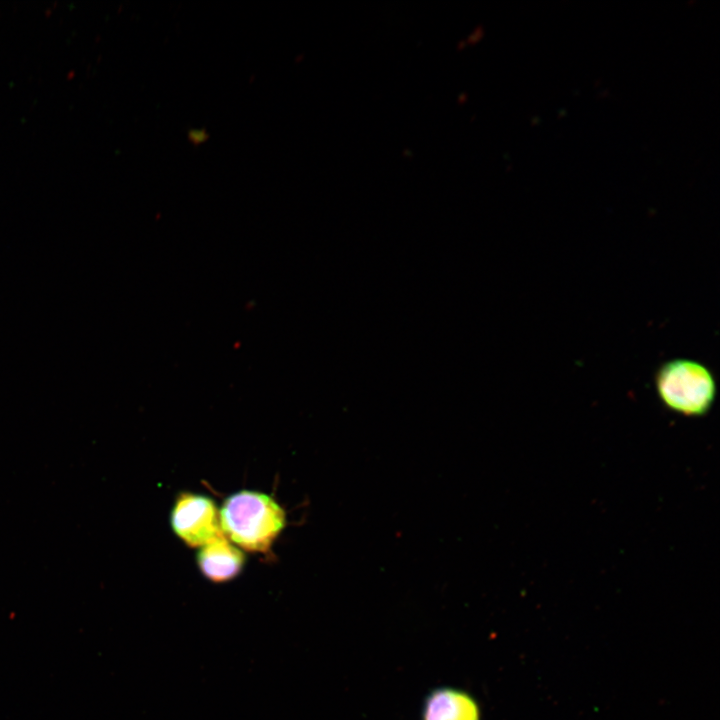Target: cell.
Wrapping results in <instances>:
<instances>
[{"label": "cell", "instance_id": "6da1fadb", "mask_svg": "<svg viewBox=\"0 0 720 720\" xmlns=\"http://www.w3.org/2000/svg\"><path fill=\"white\" fill-rule=\"evenodd\" d=\"M219 522L223 534L243 549L265 552L284 528L286 517L270 496L243 490L224 501Z\"/></svg>", "mask_w": 720, "mask_h": 720}, {"label": "cell", "instance_id": "7a4b0ae2", "mask_svg": "<svg viewBox=\"0 0 720 720\" xmlns=\"http://www.w3.org/2000/svg\"><path fill=\"white\" fill-rule=\"evenodd\" d=\"M654 383L665 408L686 417H701L712 408L717 384L712 371L703 363L684 358L663 362Z\"/></svg>", "mask_w": 720, "mask_h": 720}, {"label": "cell", "instance_id": "3957f363", "mask_svg": "<svg viewBox=\"0 0 720 720\" xmlns=\"http://www.w3.org/2000/svg\"><path fill=\"white\" fill-rule=\"evenodd\" d=\"M171 526L176 535L191 547H201L222 530L214 502L205 496L184 493L171 512Z\"/></svg>", "mask_w": 720, "mask_h": 720}, {"label": "cell", "instance_id": "277c9868", "mask_svg": "<svg viewBox=\"0 0 720 720\" xmlns=\"http://www.w3.org/2000/svg\"><path fill=\"white\" fill-rule=\"evenodd\" d=\"M244 559L243 553L229 543L222 531L201 546L197 555L201 572L215 582L235 577L241 571Z\"/></svg>", "mask_w": 720, "mask_h": 720}, {"label": "cell", "instance_id": "5b68a950", "mask_svg": "<svg viewBox=\"0 0 720 720\" xmlns=\"http://www.w3.org/2000/svg\"><path fill=\"white\" fill-rule=\"evenodd\" d=\"M424 720H480V713L469 695L454 689H440L426 700Z\"/></svg>", "mask_w": 720, "mask_h": 720}]
</instances>
